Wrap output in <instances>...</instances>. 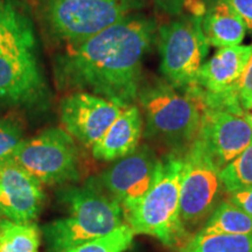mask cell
I'll use <instances>...</instances> for the list:
<instances>
[{
	"label": "cell",
	"instance_id": "obj_13",
	"mask_svg": "<svg viewBox=\"0 0 252 252\" xmlns=\"http://www.w3.org/2000/svg\"><path fill=\"white\" fill-rule=\"evenodd\" d=\"M197 138L222 169L252 143V127L243 116L202 109Z\"/></svg>",
	"mask_w": 252,
	"mask_h": 252
},
{
	"label": "cell",
	"instance_id": "obj_27",
	"mask_svg": "<svg viewBox=\"0 0 252 252\" xmlns=\"http://www.w3.org/2000/svg\"><path fill=\"white\" fill-rule=\"evenodd\" d=\"M9 1H11V0H0V19H1L2 15L5 14L6 9H7L9 5Z\"/></svg>",
	"mask_w": 252,
	"mask_h": 252
},
{
	"label": "cell",
	"instance_id": "obj_18",
	"mask_svg": "<svg viewBox=\"0 0 252 252\" xmlns=\"http://www.w3.org/2000/svg\"><path fill=\"white\" fill-rule=\"evenodd\" d=\"M197 232L204 235H252V217L224 198Z\"/></svg>",
	"mask_w": 252,
	"mask_h": 252
},
{
	"label": "cell",
	"instance_id": "obj_2",
	"mask_svg": "<svg viewBox=\"0 0 252 252\" xmlns=\"http://www.w3.org/2000/svg\"><path fill=\"white\" fill-rule=\"evenodd\" d=\"M49 102L35 27L26 11L11 0L0 19V109L45 111Z\"/></svg>",
	"mask_w": 252,
	"mask_h": 252
},
{
	"label": "cell",
	"instance_id": "obj_23",
	"mask_svg": "<svg viewBox=\"0 0 252 252\" xmlns=\"http://www.w3.org/2000/svg\"><path fill=\"white\" fill-rule=\"evenodd\" d=\"M237 100L245 115V111L252 105V55L243 75H242L241 81H239Z\"/></svg>",
	"mask_w": 252,
	"mask_h": 252
},
{
	"label": "cell",
	"instance_id": "obj_12",
	"mask_svg": "<svg viewBox=\"0 0 252 252\" xmlns=\"http://www.w3.org/2000/svg\"><path fill=\"white\" fill-rule=\"evenodd\" d=\"M125 108L90 93H70L60 102V121L77 143L91 149Z\"/></svg>",
	"mask_w": 252,
	"mask_h": 252
},
{
	"label": "cell",
	"instance_id": "obj_15",
	"mask_svg": "<svg viewBox=\"0 0 252 252\" xmlns=\"http://www.w3.org/2000/svg\"><path fill=\"white\" fill-rule=\"evenodd\" d=\"M144 134V118L139 106L132 104L123 110L102 138L91 147L98 161L113 162L137 150Z\"/></svg>",
	"mask_w": 252,
	"mask_h": 252
},
{
	"label": "cell",
	"instance_id": "obj_22",
	"mask_svg": "<svg viewBox=\"0 0 252 252\" xmlns=\"http://www.w3.org/2000/svg\"><path fill=\"white\" fill-rule=\"evenodd\" d=\"M24 140L23 126L12 119L0 118V162L12 160L15 150Z\"/></svg>",
	"mask_w": 252,
	"mask_h": 252
},
{
	"label": "cell",
	"instance_id": "obj_8",
	"mask_svg": "<svg viewBox=\"0 0 252 252\" xmlns=\"http://www.w3.org/2000/svg\"><path fill=\"white\" fill-rule=\"evenodd\" d=\"M12 160L42 185L63 187L81 180L80 147L64 128L49 127L25 139L15 150Z\"/></svg>",
	"mask_w": 252,
	"mask_h": 252
},
{
	"label": "cell",
	"instance_id": "obj_7",
	"mask_svg": "<svg viewBox=\"0 0 252 252\" xmlns=\"http://www.w3.org/2000/svg\"><path fill=\"white\" fill-rule=\"evenodd\" d=\"M180 220L189 237L196 234L224 198L220 168L198 138L182 153Z\"/></svg>",
	"mask_w": 252,
	"mask_h": 252
},
{
	"label": "cell",
	"instance_id": "obj_5",
	"mask_svg": "<svg viewBox=\"0 0 252 252\" xmlns=\"http://www.w3.org/2000/svg\"><path fill=\"white\" fill-rule=\"evenodd\" d=\"M141 0H36L35 13L47 40L74 46L124 20Z\"/></svg>",
	"mask_w": 252,
	"mask_h": 252
},
{
	"label": "cell",
	"instance_id": "obj_24",
	"mask_svg": "<svg viewBox=\"0 0 252 252\" xmlns=\"http://www.w3.org/2000/svg\"><path fill=\"white\" fill-rule=\"evenodd\" d=\"M226 200L241 208L243 212L252 217V187L237 191V193L228 194Z\"/></svg>",
	"mask_w": 252,
	"mask_h": 252
},
{
	"label": "cell",
	"instance_id": "obj_6",
	"mask_svg": "<svg viewBox=\"0 0 252 252\" xmlns=\"http://www.w3.org/2000/svg\"><path fill=\"white\" fill-rule=\"evenodd\" d=\"M144 118V137L182 154L197 138L201 109L187 94H179L165 80L141 82L138 94Z\"/></svg>",
	"mask_w": 252,
	"mask_h": 252
},
{
	"label": "cell",
	"instance_id": "obj_17",
	"mask_svg": "<svg viewBox=\"0 0 252 252\" xmlns=\"http://www.w3.org/2000/svg\"><path fill=\"white\" fill-rule=\"evenodd\" d=\"M42 230L35 222L0 219V252H40Z\"/></svg>",
	"mask_w": 252,
	"mask_h": 252
},
{
	"label": "cell",
	"instance_id": "obj_3",
	"mask_svg": "<svg viewBox=\"0 0 252 252\" xmlns=\"http://www.w3.org/2000/svg\"><path fill=\"white\" fill-rule=\"evenodd\" d=\"M56 197L65 216L41 228L47 252H64L124 224L122 206L104 191L96 176L60 187Z\"/></svg>",
	"mask_w": 252,
	"mask_h": 252
},
{
	"label": "cell",
	"instance_id": "obj_29",
	"mask_svg": "<svg viewBox=\"0 0 252 252\" xmlns=\"http://www.w3.org/2000/svg\"><path fill=\"white\" fill-rule=\"evenodd\" d=\"M2 163H4V162H0V169H1V166H2Z\"/></svg>",
	"mask_w": 252,
	"mask_h": 252
},
{
	"label": "cell",
	"instance_id": "obj_11",
	"mask_svg": "<svg viewBox=\"0 0 252 252\" xmlns=\"http://www.w3.org/2000/svg\"><path fill=\"white\" fill-rule=\"evenodd\" d=\"M159 157L150 145L143 144L134 152L113 161L96 175L106 194L121 204L123 212L133 207L153 184Z\"/></svg>",
	"mask_w": 252,
	"mask_h": 252
},
{
	"label": "cell",
	"instance_id": "obj_9",
	"mask_svg": "<svg viewBox=\"0 0 252 252\" xmlns=\"http://www.w3.org/2000/svg\"><path fill=\"white\" fill-rule=\"evenodd\" d=\"M201 19L182 14L159 27L160 70L176 90L186 91L194 86L208 54L209 45L202 33Z\"/></svg>",
	"mask_w": 252,
	"mask_h": 252
},
{
	"label": "cell",
	"instance_id": "obj_10",
	"mask_svg": "<svg viewBox=\"0 0 252 252\" xmlns=\"http://www.w3.org/2000/svg\"><path fill=\"white\" fill-rule=\"evenodd\" d=\"M252 55V45L220 48L201 65L193 87L184 91L200 109H216L243 116L237 88Z\"/></svg>",
	"mask_w": 252,
	"mask_h": 252
},
{
	"label": "cell",
	"instance_id": "obj_25",
	"mask_svg": "<svg viewBox=\"0 0 252 252\" xmlns=\"http://www.w3.org/2000/svg\"><path fill=\"white\" fill-rule=\"evenodd\" d=\"M156 7L171 17H180L184 13L185 0H152Z\"/></svg>",
	"mask_w": 252,
	"mask_h": 252
},
{
	"label": "cell",
	"instance_id": "obj_16",
	"mask_svg": "<svg viewBox=\"0 0 252 252\" xmlns=\"http://www.w3.org/2000/svg\"><path fill=\"white\" fill-rule=\"evenodd\" d=\"M201 28L208 45L225 48L238 46L247 34V25L228 0H206Z\"/></svg>",
	"mask_w": 252,
	"mask_h": 252
},
{
	"label": "cell",
	"instance_id": "obj_19",
	"mask_svg": "<svg viewBox=\"0 0 252 252\" xmlns=\"http://www.w3.org/2000/svg\"><path fill=\"white\" fill-rule=\"evenodd\" d=\"M178 252H252V235H204L196 232Z\"/></svg>",
	"mask_w": 252,
	"mask_h": 252
},
{
	"label": "cell",
	"instance_id": "obj_26",
	"mask_svg": "<svg viewBox=\"0 0 252 252\" xmlns=\"http://www.w3.org/2000/svg\"><path fill=\"white\" fill-rule=\"evenodd\" d=\"M244 20L247 28L252 32V0H228Z\"/></svg>",
	"mask_w": 252,
	"mask_h": 252
},
{
	"label": "cell",
	"instance_id": "obj_28",
	"mask_svg": "<svg viewBox=\"0 0 252 252\" xmlns=\"http://www.w3.org/2000/svg\"><path fill=\"white\" fill-rule=\"evenodd\" d=\"M245 118H247L249 124H250V126L252 127V105L247 110V111H245Z\"/></svg>",
	"mask_w": 252,
	"mask_h": 252
},
{
	"label": "cell",
	"instance_id": "obj_4",
	"mask_svg": "<svg viewBox=\"0 0 252 252\" xmlns=\"http://www.w3.org/2000/svg\"><path fill=\"white\" fill-rule=\"evenodd\" d=\"M182 154L167 153L159 158L153 184L147 193L123 212L126 224L134 234L159 239L169 248H181L189 236L180 220Z\"/></svg>",
	"mask_w": 252,
	"mask_h": 252
},
{
	"label": "cell",
	"instance_id": "obj_20",
	"mask_svg": "<svg viewBox=\"0 0 252 252\" xmlns=\"http://www.w3.org/2000/svg\"><path fill=\"white\" fill-rule=\"evenodd\" d=\"M225 194L252 187V143L220 172Z\"/></svg>",
	"mask_w": 252,
	"mask_h": 252
},
{
	"label": "cell",
	"instance_id": "obj_21",
	"mask_svg": "<svg viewBox=\"0 0 252 252\" xmlns=\"http://www.w3.org/2000/svg\"><path fill=\"white\" fill-rule=\"evenodd\" d=\"M134 235L130 225L125 223L108 235L91 239L64 252H125L133 243Z\"/></svg>",
	"mask_w": 252,
	"mask_h": 252
},
{
	"label": "cell",
	"instance_id": "obj_14",
	"mask_svg": "<svg viewBox=\"0 0 252 252\" xmlns=\"http://www.w3.org/2000/svg\"><path fill=\"white\" fill-rule=\"evenodd\" d=\"M42 186L13 160L5 161L0 169V219L34 222L45 206Z\"/></svg>",
	"mask_w": 252,
	"mask_h": 252
},
{
	"label": "cell",
	"instance_id": "obj_1",
	"mask_svg": "<svg viewBox=\"0 0 252 252\" xmlns=\"http://www.w3.org/2000/svg\"><path fill=\"white\" fill-rule=\"evenodd\" d=\"M157 25L132 14L74 46L53 60L56 87L63 93H90L128 106L138 100L144 59Z\"/></svg>",
	"mask_w": 252,
	"mask_h": 252
}]
</instances>
